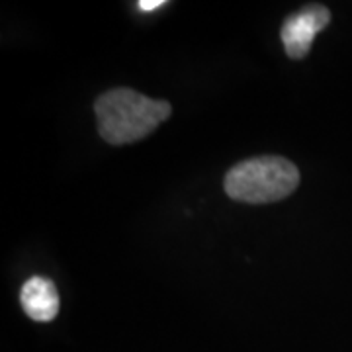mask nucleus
Listing matches in <instances>:
<instances>
[{
  "label": "nucleus",
  "instance_id": "20e7f679",
  "mask_svg": "<svg viewBox=\"0 0 352 352\" xmlns=\"http://www.w3.org/2000/svg\"><path fill=\"white\" fill-rule=\"evenodd\" d=\"M22 307L34 321L47 323L59 314V294L50 278L32 276L20 292Z\"/></svg>",
  "mask_w": 352,
  "mask_h": 352
},
{
  "label": "nucleus",
  "instance_id": "39448f33",
  "mask_svg": "<svg viewBox=\"0 0 352 352\" xmlns=\"http://www.w3.org/2000/svg\"><path fill=\"white\" fill-rule=\"evenodd\" d=\"M163 4H166L164 0H141L138 6L143 10V12H151V10H157L161 8Z\"/></svg>",
  "mask_w": 352,
  "mask_h": 352
},
{
  "label": "nucleus",
  "instance_id": "f03ea898",
  "mask_svg": "<svg viewBox=\"0 0 352 352\" xmlns=\"http://www.w3.org/2000/svg\"><path fill=\"white\" fill-rule=\"evenodd\" d=\"M300 184V170L282 157H256L235 164L226 176L229 198L245 204H270L288 198Z\"/></svg>",
  "mask_w": 352,
  "mask_h": 352
},
{
  "label": "nucleus",
  "instance_id": "f257e3e1",
  "mask_svg": "<svg viewBox=\"0 0 352 352\" xmlns=\"http://www.w3.org/2000/svg\"><path fill=\"white\" fill-rule=\"evenodd\" d=\"M94 112L102 139L112 145H124L147 138L166 122L170 104L153 100L131 88H113L96 100Z\"/></svg>",
  "mask_w": 352,
  "mask_h": 352
},
{
  "label": "nucleus",
  "instance_id": "7ed1b4c3",
  "mask_svg": "<svg viewBox=\"0 0 352 352\" xmlns=\"http://www.w3.org/2000/svg\"><path fill=\"white\" fill-rule=\"evenodd\" d=\"M329 20H331V12L321 4H309L292 14L282 25V43L289 57L292 59L305 57L311 50L314 38L327 28Z\"/></svg>",
  "mask_w": 352,
  "mask_h": 352
}]
</instances>
